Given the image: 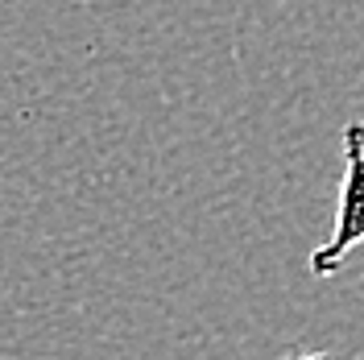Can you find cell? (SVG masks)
<instances>
[{
    "label": "cell",
    "mask_w": 364,
    "mask_h": 360,
    "mask_svg": "<svg viewBox=\"0 0 364 360\" xmlns=\"http://www.w3.org/2000/svg\"><path fill=\"white\" fill-rule=\"evenodd\" d=\"M343 145V182L336 199V228L327 245L311 253V273L327 277L343 265V257L356 245H364V120H352L340 137Z\"/></svg>",
    "instance_id": "6da1fadb"
},
{
    "label": "cell",
    "mask_w": 364,
    "mask_h": 360,
    "mask_svg": "<svg viewBox=\"0 0 364 360\" xmlns=\"http://www.w3.org/2000/svg\"><path fill=\"white\" fill-rule=\"evenodd\" d=\"M286 360H336L331 352H294V356H286Z\"/></svg>",
    "instance_id": "7a4b0ae2"
}]
</instances>
